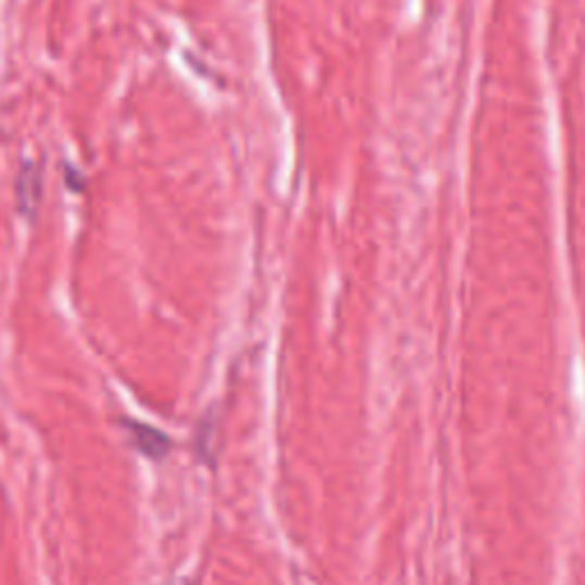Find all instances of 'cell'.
I'll return each instance as SVG.
<instances>
[{
    "mask_svg": "<svg viewBox=\"0 0 585 585\" xmlns=\"http://www.w3.org/2000/svg\"><path fill=\"white\" fill-rule=\"evenodd\" d=\"M128 428L136 432L133 440L147 455H151V458H161V455L167 450V437H163L161 432L144 428V425H136V423H128Z\"/></svg>",
    "mask_w": 585,
    "mask_h": 585,
    "instance_id": "obj_1",
    "label": "cell"
}]
</instances>
